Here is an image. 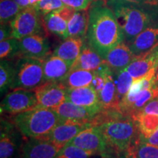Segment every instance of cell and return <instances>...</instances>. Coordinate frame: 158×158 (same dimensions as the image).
I'll return each mask as SVG.
<instances>
[{"label": "cell", "mask_w": 158, "mask_h": 158, "mask_svg": "<svg viewBox=\"0 0 158 158\" xmlns=\"http://www.w3.org/2000/svg\"><path fill=\"white\" fill-rule=\"evenodd\" d=\"M155 79H156V82L158 84V68L157 69V71H156V74H155Z\"/></svg>", "instance_id": "b9f144b4"}, {"label": "cell", "mask_w": 158, "mask_h": 158, "mask_svg": "<svg viewBox=\"0 0 158 158\" xmlns=\"http://www.w3.org/2000/svg\"><path fill=\"white\" fill-rule=\"evenodd\" d=\"M19 56L44 59L50 52L48 39L37 34L27 36L19 40Z\"/></svg>", "instance_id": "4fadbf2b"}, {"label": "cell", "mask_w": 158, "mask_h": 158, "mask_svg": "<svg viewBox=\"0 0 158 158\" xmlns=\"http://www.w3.org/2000/svg\"><path fill=\"white\" fill-rule=\"evenodd\" d=\"M140 138L144 142H147V143L152 144V145H155L158 147V129L150 137L147 138H142L140 136Z\"/></svg>", "instance_id": "74e56055"}, {"label": "cell", "mask_w": 158, "mask_h": 158, "mask_svg": "<svg viewBox=\"0 0 158 158\" xmlns=\"http://www.w3.org/2000/svg\"><path fill=\"white\" fill-rule=\"evenodd\" d=\"M116 78L115 82L116 85V90H117V97L118 102H121L122 100L127 92H129L130 87L134 81V79L132 77L128 71L125 69L119 70L115 73Z\"/></svg>", "instance_id": "83f0119b"}, {"label": "cell", "mask_w": 158, "mask_h": 158, "mask_svg": "<svg viewBox=\"0 0 158 158\" xmlns=\"http://www.w3.org/2000/svg\"><path fill=\"white\" fill-rule=\"evenodd\" d=\"M43 21L49 32L63 40L68 38V20L63 17L58 11L51 12L43 15Z\"/></svg>", "instance_id": "7402d4cb"}, {"label": "cell", "mask_w": 158, "mask_h": 158, "mask_svg": "<svg viewBox=\"0 0 158 158\" xmlns=\"http://www.w3.org/2000/svg\"><path fill=\"white\" fill-rule=\"evenodd\" d=\"M61 149L45 138H27L23 142L21 158H55Z\"/></svg>", "instance_id": "7c38bea8"}, {"label": "cell", "mask_w": 158, "mask_h": 158, "mask_svg": "<svg viewBox=\"0 0 158 158\" xmlns=\"http://www.w3.org/2000/svg\"><path fill=\"white\" fill-rule=\"evenodd\" d=\"M40 14L34 7L22 9L10 23L12 28V37L21 40L32 35L41 34L43 24Z\"/></svg>", "instance_id": "8992f818"}, {"label": "cell", "mask_w": 158, "mask_h": 158, "mask_svg": "<svg viewBox=\"0 0 158 158\" xmlns=\"http://www.w3.org/2000/svg\"><path fill=\"white\" fill-rule=\"evenodd\" d=\"M142 138H147L158 129V115L152 114H135L132 116Z\"/></svg>", "instance_id": "d4e9b609"}, {"label": "cell", "mask_w": 158, "mask_h": 158, "mask_svg": "<svg viewBox=\"0 0 158 158\" xmlns=\"http://www.w3.org/2000/svg\"><path fill=\"white\" fill-rule=\"evenodd\" d=\"M66 6L72 7L76 10H86L94 0H62Z\"/></svg>", "instance_id": "e575fe53"}, {"label": "cell", "mask_w": 158, "mask_h": 158, "mask_svg": "<svg viewBox=\"0 0 158 158\" xmlns=\"http://www.w3.org/2000/svg\"><path fill=\"white\" fill-rule=\"evenodd\" d=\"M87 43L102 59L114 47L124 42L123 31L114 11L105 5H94L89 11Z\"/></svg>", "instance_id": "6da1fadb"}, {"label": "cell", "mask_w": 158, "mask_h": 158, "mask_svg": "<svg viewBox=\"0 0 158 158\" xmlns=\"http://www.w3.org/2000/svg\"><path fill=\"white\" fill-rule=\"evenodd\" d=\"M45 82L62 81L70 72L72 65L61 59L51 55L43 59Z\"/></svg>", "instance_id": "ac0fdd59"}, {"label": "cell", "mask_w": 158, "mask_h": 158, "mask_svg": "<svg viewBox=\"0 0 158 158\" xmlns=\"http://www.w3.org/2000/svg\"><path fill=\"white\" fill-rule=\"evenodd\" d=\"M105 60L95 50L89 45L84 44L80 54L73 64L71 70H86L89 71H97L100 69Z\"/></svg>", "instance_id": "ffe728a7"}, {"label": "cell", "mask_w": 158, "mask_h": 158, "mask_svg": "<svg viewBox=\"0 0 158 158\" xmlns=\"http://www.w3.org/2000/svg\"><path fill=\"white\" fill-rule=\"evenodd\" d=\"M12 37V28L10 24L5 23L1 24L0 27V41H3L5 40Z\"/></svg>", "instance_id": "8d00e7d4"}, {"label": "cell", "mask_w": 158, "mask_h": 158, "mask_svg": "<svg viewBox=\"0 0 158 158\" xmlns=\"http://www.w3.org/2000/svg\"><path fill=\"white\" fill-rule=\"evenodd\" d=\"M38 106L34 90L15 89L7 93L1 102V112L13 115Z\"/></svg>", "instance_id": "ba28073f"}, {"label": "cell", "mask_w": 158, "mask_h": 158, "mask_svg": "<svg viewBox=\"0 0 158 158\" xmlns=\"http://www.w3.org/2000/svg\"><path fill=\"white\" fill-rule=\"evenodd\" d=\"M44 83L43 59L20 56L15 64V76L10 89L34 90Z\"/></svg>", "instance_id": "5b68a950"}, {"label": "cell", "mask_w": 158, "mask_h": 158, "mask_svg": "<svg viewBox=\"0 0 158 158\" xmlns=\"http://www.w3.org/2000/svg\"><path fill=\"white\" fill-rule=\"evenodd\" d=\"M115 3L138 6L158 14V0H108V5Z\"/></svg>", "instance_id": "1f68e13d"}, {"label": "cell", "mask_w": 158, "mask_h": 158, "mask_svg": "<svg viewBox=\"0 0 158 158\" xmlns=\"http://www.w3.org/2000/svg\"><path fill=\"white\" fill-rule=\"evenodd\" d=\"M137 144L135 146H133L132 148H130L127 152L124 153V155H123V158H137V157H136V152H135Z\"/></svg>", "instance_id": "f35d334b"}, {"label": "cell", "mask_w": 158, "mask_h": 158, "mask_svg": "<svg viewBox=\"0 0 158 158\" xmlns=\"http://www.w3.org/2000/svg\"><path fill=\"white\" fill-rule=\"evenodd\" d=\"M94 155L93 152L86 151L73 144L67 143L60 149L55 158H90Z\"/></svg>", "instance_id": "4dcf8cb0"}, {"label": "cell", "mask_w": 158, "mask_h": 158, "mask_svg": "<svg viewBox=\"0 0 158 158\" xmlns=\"http://www.w3.org/2000/svg\"><path fill=\"white\" fill-rule=\"evenodd\" d=\"M22 10L14 0H1L0 2V21L1 24L10 23Z\"/></svg>", "instance_id": "f1b7e54d"}, {"label": "cell", "mask_w": 158, "mask_h": 158, "mask_svg": "<svg viewBox=\"0 0 158 158\" xmlns=\"http://www.w3.org/2000/svg\"><path fill=\"white\" fill-rule=\"evenodd\" d=\"M89 27V12L86 10H76L68 21L69 37L86 36Z\"/></svg>", "instance_id": "cb8c5ba5"}, {"label": "cell", "mask_w": 158, "mask_h": 158, "mask_svg": "<svg viewBox=\"0 0 158 158\" xmlns=\"http://www.w3.org/2000/svg\"><path fill=\"white\" fill-rule=\"evenodd\" d=\"M68 143L91 152L94 154L106 155L108 147L98 126H92L79 133Z\"/></svg>", "instance_id": "9c48e42d"}, {"label": "cell", "mask_w": 158, "mask_h": 158, "mask_svg": "<svg viewBox=\"0 0 158 158\" xmlns=\"http://www.w3.org/2000/svg\"><path fill=\"white\" fill-rule=\"evenodd\" d=\"M84 45V38L68 37L55 48L52 55L60 57L73 65L80 54Z\"/></svg>", "instance_id": "44dd1931"}, {"label": "cell", "mask_w": 158, "mask_h": 158, "mask_svg": "<svg viewBox=\"0 0 158 158\" xmlns=\"http://www.w3.org/2000/svg\"><path fill=\"white\" fill-rule=\"evenodd\" d=\"M158 43V20L141 31L128 45L138 56L149 51Z\"/></svg>", "instance_id": "d6986e66"}, {"label": "cell", "mask_w": 158, "mask_h": 158, "mask_svg": "<svg viewBox=\"0 0 158 158\" xmlns=\"http://www.w3.org/2000/svg\"><path fill=\"white\" fill-rule=\"evenodd\" d=\"M108 6L114 11L127 44L158 20L157 13L138 6L118 3Z\"/></svg>", "instance_id": "3957f363"}, {"label": "cell", "mask_w": 158, "mask_h": 158, "mask_svg": "<svg viewBox=\"0 0 158 158\" xmlns=\"http://www.w3.org/2000/svg\"><path fill=\"white\" fill-rule=\"evenodd\" d=\"M103 108H86L65 100L54 108L62 120L90 122Z\"/></svg>", "instance_id": "5bb4252c"}, {"label": "cell", "mask_w": 158, "mask_h": 158, "mask_svg": "<svg viewBox=\"0 0 158 158\" xmlns=\"http://www.w3.org/2000/svg\"><path fill=\"white\" fill-rule=\"evenodd\" d=\"M100 70L102 71L106 79V84L102 89L99 92V98L104 108H115L118 109V102L117 97V90L114 71L105 62Z\"/></svg>", "instance_id": "9a60e30c"}, {"label": "cell", "mask_w": 158, "mask_h": 158, "mask_svg": "<svg viewBox=\"0 0 158 158\" xmlns=\"http://www.w3.org/2000/svg\"><path fill=\"white\" fill-rule=\"evenodd\" d=\"M15 76V64L7 59H2L0 62V92L4 95L10 89Z\"/></svg>", "instance_id": "4316f807"}, {"label": "cell", "mask_w": 158, "mask_h": 158, "mask_svg": "<svg viewBox=\"0 0 158 158\" xmlns=\"http://www.w3.org/2000/svg\"><path fill=\"white\" fill-rule=\"evenodd\" d=\"M38 106L56 108L66 100V87L60 81H48L34 89Z\"/></svg>", "instance_id": "30bf717a"}, {"label": "cell", "mask_w": 158, "mask_h": 158, "mask_svg": "<svg viewBox=\"0 0 158 158\" xmlns=\"http://www.w3.org/2000/svg\"><path fill=\"white\" fill-rule=\"evenodd\" d=\"M40 1V0H29V2H30V5L31 7H34V6L36 5Z\"/></svg>", "instance_id": "60d3db41"}, {"label": "cell", "mask_w": 158, "mask_h": 158, "mask_svg": "<svg viewBox=\"0 0 158 158\" xmlns=\"http://www.w3.org/2000/svg\"><path fill=\"white\" fill-rule=\"evenodd\" d=\"M64 6L66 5L62 0H40L34 7L43 16L51 12L58 10Z\"/></svg>", "instance_id": "d6a6232c"}, {"label": "cell", "mask_w": 158, "mask_h": 158, "mask_svg": "<svg viewBox=\"0 0 158 158\" xmlns=\"http://www.w3.org/2000/svg\"><path fill=\"white\" fill-rule=\"evenodd\" d=\"M95 73L96 71L71 70L60 82L68 89L85 87L92 85Z\"/></svg>", "instance_id": "603a6c76"}, {"label": "cell", "mask_w": 158, "mask_h": 158, "mask_svg": "<svg viewBox=\"0 0 158 158\" xmlns=\"http://www.w3.org/2000/svg\"><path fill=\"white\" fill-rule=\"evenodd\" d=\"M20 54L19 40L10 37L0 42V58L2 59H11Z\"/></svg>", "instance_id": "f546056e"}, {"label": "cell", "mask_w": 158, "mask_h": 158, "mask_svg": "<svg viewBox=\"0 0 158 158\" xmlns=\"http://www.w3.org/2000/svg\"><path fill=\"white\" fill-rule=\"evenodd\" d=\"M135 152L137 158H158V147L144 142L140 138Z\"/></svg>", "instance_id": "836d02e7"}, {"label": "cell", "mask_w": 158, "mask_h": 158, "mask_svg": "<svg viewBox=\"0 0 158 158\" xmlns=\"http://www.w3.org/2000/svg\"><path fill=\"white\" fill-rule=\"evenodd\" d=\"M66 100L83 107L103 108L98 93L92 85L80 88H66Z\"/></svg>", "instance_id": "2e32d148"}, {"label": "cell", "mask_w": 158, "mask_h": 158, "mask_svg": "<svg viewBox=\"0 0 158 158\" xmlns=\"http://www.w3.org/2000/svg\"><path fill=\"white\" fill-rule=\"evenodd\" d=\"M90 127H92L90 122L62 120L48 135L42 138L50 140L62 148L79 133Z\"/></svg>", "instance_id": "8fae6325"}, {"label": "cell", "mask_w": 158, "mask_h": 158, "mask_svg": "<svg viewBox=\"0 0 158 158\" xmlns=\"http://www.w3.org/2000/svg\"><path fill=\"white\" fill-rule=\"evenodd\" d=\"M23 135L10 119L2 117L0 131V158H21Z\"/></svg>", "instance_id": "52a82bcc"}, {"label": "cell", "mask_w": 158, "mask_h": 158, "mask_svg": "<svg viewBox=\"0 0 158 158\" xmlns=\"http://www.w3.org/2000/svg\"><path fill=\"white\" fill-rule=\"evenodd\" d=\"M157 98H158V84L156 82L151 87L141 91L135 97L133 103L128 108L127 114L131 117L134 113H135L138 110L141 109L149 101Z\"/></svg>", "instance_id": "484cf974"}, {"label": "cell", "mask_w": 158, "mask_h": 158, "mask_svg": "<svg viewBox=\"0 0 158 158\" xmlns=\"http://www.w3.org/2000/svg\"><path fill=\"white\" fill-rule=\"evenodd\" d=\"M135 56L128 44L122 42L112 48L104 60L112 70L116 73L127 68Z\"/></svg>", "instance_id": "e0dca14e"}, {"label": "cell", "mask_w": 158, "mask_h": 158, "mask_svg": "<svg viewBox=\"0 0 158 158\" xmlns=\"http://www.w3.org/2000/svg\"><path fill=\"white\" fill-rule=\"evenodd\" d=\"M10 119L26 138H42L62 121L53 108L37 107L13 114Z\"/></svg>", "instance_id": "7a4b0ae2"}, {"label": "cell", "mask_w": 158, "mask_h": 158, "mask_svg": "<svg viewBox=\"0 0 158 158\" xmlns=\"http://www.w3.org/2000/svg\"><path fill=\"white\" fill-rule=\"evenodd\" d=\"M14 1L22 9L27 8V7H30V6H31L30 5V2H29V0H14Z\"/></svg>", "instance_id": "ab89813d"}, {"label": "cell", "mask_w": 158, "mask_h": 158, "mask_svg": "<svg viewBox=\"0 0 158 158\" xmlns=\"http://www.w3.org/2000/svg\"><path fill=\"white\" fill-rule=\"evenodd\" d=\"M152 114L158 115V98L149 101L141 109L138 110L133 114Z\"/></svg>", "instance_id": "d590c367"}, {"label": "cell", "mask_w": 158, "mask_h": 158, "mask_svg": "<svg viewBox=\"0 0 158 158\" xmlns=\"http://www.w3.org/2000/svg\"><path fill=\"white\" fill-rule=\"evenodd\" d=\"M106 141L108 150L124 155L140 140V133L131 117L106 122L98 126Z\"/></svg>", "instance_id": "277c9868"}]
</instances>
